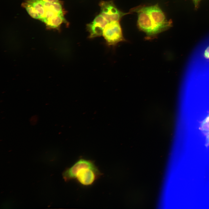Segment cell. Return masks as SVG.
Returning a JSON list of instances; mask_svg holds the SVG:
<instances>
[{
	"label": "cell",
	"mask_w": 209,
	"mask_h": 209,
	"mask_svg": "<svg viewBox=\"0 0 209 209\" xmlns=\"http://www.w3.org/2000/svg\"><path fill=\"white\" fill-rule=\"evenodd\" d=\"M102 175L92 161L84 158L79 159L63 173L65 181L75 180L84 186L92 185Z\"/></svg>",
	"instance_id": "cell-1"
},
{
	"label": "cell",
	"mask_w": 209,
	"mask_h": 209,
	"mask_svg": "<svg viewBox=\"0 0 209 209\" xmlns=\"http://www.w3.org/2000/svg\"><path fill=\"white\" fill-rule=\"evenodd\" d=\"M131 12L137 13L138 26L146 33L147 37H154L158 34L153 24L147 6H139L134 7L130 10Z\"/></svg>",
	"instance_id": "cell-2"
},
{
	"label": "cell",
	"mask_w": 209,
	"mask_h": 209,
	"mask_svg": "<svg viewBox=\"0 0 209 209\" xmlns=\"http://www.w3.org/2000/svg\"><path fill=\"white\" fill-rule=\"evenodd\" d=\"M153 24L158 34L166 30L172 26V20H167L163 12L157 4L147 6Z\"/></svg>",
	"instance_id": "cell-3"
},
{
	"label": "cell",
	"mask_w": 209,
	"mask_h": 209,
	"mask_svg": "<svg viewBox=\"0 0 209 209\" xmlns=\"http://www.w3.org/2000/svg\"><path fill=\"white\" fill-rule=\"evenodd\" d=\"M102 35L109 45H114L125 40L119 21L109 22L104 29Z\"/></svg>",
	"instance_id": "cell-4"
},
{
	"label": "cell",
	"mask_w": 209,
	"mask_h": 209,
	"mask_svg": "<svg viewBox=\"0 0 209 209\" xmlns=\"http://www.w3.org/2000/svg\"><path fill=\"white\" fill-rule=\"evenodd\" d=\"M100 14L109 22L119 21L124 15L130 13L124 12L119 10L112 1H101L99 4Z\"/></svg>",
	"instance_id": "cell-5"
},
{
	"label": "cell",
	"mask_w": 209,
	"mask_h": 209,
	"mask_svg": "<svg viewBox=\"0 0 209 209\" xmlns=\"http://www.w3.org/2000/svg\"><path fill=\"white\" fill-rule=\"evenodd\" d=\"M109 22L100 14L93 20L87 25V28L89 33L90 38L102 35L104 29Z\"/></svg>",
	"instance_id": "cell-6"
},
{
	"label": "cell",
	"mask_w": 209,
	"mask_h": 209,
	"mask_svg": "<svg viewBox=\"0 0 209 209\" xmlns=\"http://www.w3.org/2000/svg\"><path fill=\"white\" fill-rule=\"evenodd\" d=\"M63 22L67 23L63 14H61L47 19L44 23L49 28L58 29Z\"/></svg>",
	"instance_id": "cell-7"
},
{
	"label": "cell",
	"mask_w": 209,
	"mask_h": 209,
	"mask_svg": "<svg viewBox=\"0 0 209 209\" xmlns=\"http://www.w3.org/2000/svg\"><path fill=\"white\" fill-rule=\"evenodd\" d=\"M27 3L31 4L37 11L40 16V19L42 21L44 18L45 9L43 1L42 0H29Z\"/></svg>",
	"instance_id": "cell-8"
},
{
	"label": "cell",
	"mask_w": 209,
	"mask_h": 209,
	"mask_svg": "<svg viewBox=\"0 0 209 209\" xmlns=\"http://www.w3.org/2000/svg\"><path fill=\"white\" fill-rule=\"evenodd\" d=\"M45 10H50L59 14H63L62 8L59 2L51 3L43 1Z\"/></svg>",
	"instance_id": "cell-9"
},
{
	"label": "cell",
	"mask_w": 209,
	"mask_h": 209,
	"mask_svg": "<svg viewBox=\"0 0 209 209\" xmlns=\"http://www.w3.org/2000/svg\"><path fill=\"white\" fill-rule=\"evenodd\" d=\"M24 5L27 11L30 16L35 19H40L39 14L31 4L27 2Z\"/></svg>",
	"instance_id": "cell-10"
},
{
	"label": "cell",
	"mask_w": 209,
	"mask_h": 209,
	"mask_svg": "<svg viewBox=\"0 0 209 209\" xmlns=\"http://www.w3.org/2000/svg\"><path fill=\"white\" fill-rule=\"evenodd\" d=\"M199 128L203 134L209 131V114L201 121Z\"/></svg>",
	"instance_id": "cell-11"
},
{
	"label": "cell",
	"mask_w": 209,
	"mask_h": 209,
	"mask_svg": "<svg viewBox=\"0 0 209 209\" xmlns=\"http://www.w3.org/2000/svg\"><path fill=\"white\" fill-rule=\"evenodd\" d=\"M206 136V146L209 145V131L204 134Z\"/></svg>",
	"instance_id": "cell-12"
},
{
	"label": "cell",
	"mask_w": 209,
	"mask_h": 209,
	"mask_svg": "<svg viewBox=\"0 0 209 209\" xmlns=\"http://www.w3.org/2000/svg\"><path fill=\"white\" fill-rule=\"evenodd\" d=\"M194 6L195 10H197L199 7V3L201 0H192Z\"/></svg>",
	"instance_id": "cell-13"
},
{
	"label": "cell",
	"mask_w": 209,
	"mask_h": 209,
	"mask_svg": "<svg viewBox=\"0 0 209 209\" xmlns=\"http://www.w3.org/2000/svg\"><path fill=\"white\" fill-rule=\"evenodd\" d=\"M204 56L205 58L209 59V46L205 50Z\"/></svg>",
	"instance_id": "cell-14"
},
{
	"label": "cell",
	"mask_w": 209,
	"mask_h": 209,
	"mask_svg": "<svg viewBox=\"0 0 209 209\" xmlns=\"http://www.w3.org/2000/svg\"><path fill=\"white\" fill-rule=\"evenodd\" d=\"M43 1L51 3H57L59 2V0H42Z\"/></svg>",
	"instance_id": "cell-15"
}]
</instances>
